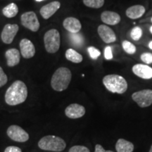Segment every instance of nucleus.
Here are the masks:
<instances>
[{"label":"nucleus","instance_id":"28","mask_svg":"<svg viewBox=\"0 0 152 152\" xmlns=\"http://www.w3.org/2000/svg\"><path fill=\"white\" fill-rule=\"evenodd\" d=\"M140 58L144 63L147 64H152V54L149 52L143 53L140 56Z\"/></svg>","mask_w":152,"mask_h":152},{"label":"nucleus","instance_id":"24","mask_svg":"<svg viewBox=\"0 0 152 152\" xmlns=\"http://www.w3.org/2000/svg\"><path fill=\"white\" fill-rule=\"evenodd\" d=\"M122 47L123 50L128 54H134L137 51L135 45H133V44L132 42H130V41H123L122 43Z\"/></svg>","mask_w":152,"mask_h":152},{"label":"nucleus","instance_id":"11","mask_svg":"<svg viewBox=\"0 0 152 152\" xmlns=\"http://www.w3.org/2000/svg\"><path fill=\"white\" fill-rule=\"evenodd\" d=\"M85 108L78 104H72L65 109V114L68 118L77 119L83 117L85 114Z\"/></svg>","mask_w":152,"mask_h":152},{"label":"nucleus","instance_id":"36","mask_svg":"<svg viewBox=\"0 0 152 152\" xmlns=\"http://www.w3.org/2000/svg\"><path fill=\"white\" fill-rule=\"evenodd\" d=\"M37 1H43V0H36Z\"/></svg>","mask_w":152,"mask_h":152},{"label":"nucleus","instance_id":"22","mask_svg":"<svg viewBox=\"0 0 152 152\" xmlns=\"http://www.w3.org/2000/svg\"><path fill=\"white\" fill-rule=\"evenodd\" d=\"M69 38L72 45L76 47H80L84 44V37L80 33H70Z\"/></svg>","mask_w":152,"mask_h":152},{"label":"nucleus","instance_id":"34","mask_svg":"<svg viewBox=\"0 0 152 152\" xmlns=\"http://www.w3.org/2000/svg\"><path fill=\"white\" fill-rule=\"evenodd\" d=\"M150 32H151V33L152 34V26L150 27Z\"/></svg>","mask_w":152,"mask_h":152},{"label":"nucleus","instance_id":"26","mask_svg":"<svg viewBox=\"0 0 152 152\" xmlns=\"http://www.w3.org/2000/svg\"><path fill=\"white\" fill-rule=\"evenodd\" d=\"M87 51H88V53L89 54H90L91 58L94 60L97 59L101 55L100 51L98 49L95 48L94 47H88V48H87Z\"/></svg>","mask_w":152,"mask_h":152},{"label":"nucleus","instance_id":"4","mask_svg":"<svg viewBox=\"0 0 152 152\" xmlns=\"http://www.w3.org/2000/svg\"><path fill=\"white\" fill-rule=\"evenodd\" d=\"M38 147L45 151L59 152L66 149V142L59 137L47 135L43 137L38 142Z\"/></svg>","mask_w":152,"mask_h":152},{"label":"nucleus","instance_id":"16","mask_svg":"<svg viewBox=\"0 0 152 152\" xmlns=\"http://www.w3.org/2000/svg\"><path fill=\"white\" fill-rule=\"evenodd\" d=\"M101 20L105 24L115 26L121 22V16L116 12L111 11H105L101 14Z\"/></svg>","mask_w":152,"mask_h":152},{"label":"nucleus","instance_id":"17","mask_svg":"<svg viewBox=\"0 0 152 152\" xmlns=\"http://www.w3.org/2000/svg\"><path fill=\"white\" fill-rule=\"evenodd\" d=\"M5 56L7 58V66L9 67L16 66L20 62V54L17 49H8L5 53Z\"/></svg>","mask_w":152,"mask_h":152},{"label":"nucleus","instance_id":"13","mask_svg":"<svg viewBox=\"0 0 152 152\" xmlns=\"http://www.w3.org/2000/svg\"><path fill=\"white\" fill-rule=\"evenodd\" d=\"M133 73L140 78L149 80L152 78V68L144 64H136L132 68Z\"/></svg>","mask_w":152,"mask_h":152},{"label":"nucleus","instance_id":"3","mask_svg":"<svg viewBox=\"0 0 152 152\" xmlns=\"http://www.w3.org/2000/svg\"><path fill=\"white\" fill-rule=\"evenodd\" d=\"M103 84L109 92L118 94H124L128 87L126 80L122 76L115 74L104 76Z\"/></svg>","mask_w":152,"mask_h":152},{"label":"nucleus","instance_id":"21","mask_svg":"<svg viewBox=\"0 0 152 152\" xmlns=\"http://www.w3.org/2000/svg\"><path fill=\"white\" fill-rule=\"evenodd\" d=\"M18 6L16 4L11 3L7 5L3 9L2 13L4 16L7 17V18H14L18 14Z\"/></svg>","mask_w":152,"mask_h":152},{"label":"nucleus","instance_id":"12","mask_svg":"<svg viewBox=\"0 0 152 152\" xmlns=\"http://www.w3.org/2000/svg\"><path fill=\"white\" fill-rule=\"evenodd\" d=\"M20 54L25 58H33L35 54V48L33 43L28 39H23L20 42Z\"/></svg>","mask_w":152,"mask_h":152},{"label":"nucleus","instance_id":"6","mask_svg":"<svg viewBox=\"0 0 152 152\" xmlns=\"http://www.w3.org/2000/svg\"><path fill=\"white\" fill-rule=\"evenodd\" d=\"M132 99L140 107H148L152 104V90L147 89L135 92L132 94Z\"/></svg>","mask_w":152,"mask_h":152},{"label":"nucleus","instance_id":"25","mask_svg":"<svg viewBox=\"0 0 152 152\" xmlns=\"http://www.w3.org/2000/svg\"><path fill=\"white\" fill-rule=\"evenodd\" d=\"M142 30L140 27H134L133 28L130 32V37L133 40L137 41L142 37Z\"/></svg>","mask_w":152,"mask_h":152},{"label":"nucleus","instance_id":"1","mask_svg":"<svg viewBox=\"0 0 152 152\" xmlns=\"http://www.w3.org/2000/svg\"><path fill=\"white\" fill-rule=\"evenodd\" d=\"M28 97V88L23 82L16 80L7 89L5 102L9 106H16L23 103Z\"/></svg>","mask_w":152,"mask_h":152},{"label":"nucleus","instance_id":"37","mask_svg":"<svg viewBox=\"0 0 152 152\" xmlns=\"http://www.w3.org/2000/svg\"><path fill=\"white\" fill-rule=\"evenodd\" d=\"M151 22H152V18H151Z\"/></svg>","mask_w":152,"mask_h":152},{"label":"nucleus","instance_id":"14","mask_svg":"<svg viewBox=\"0 0 152 152\" xmlns=\"http://www.w3.org/2000/svg\"><path fill=\"white\" fill-rule=\"evenodd\" d=\"M64 28L71 33H77L80 31L82 25L78 19L74 17H68L63 22Z\"/></svg>","mask_w":152,"mask_h":152},{"label":"nucleus","instance_id":"18","mask_svg":"<svg viewBox=\"0 0 152 152\" xmlns=\"http://www.w3.org/2000/svg\"><path fill=\"white\" fill-rule=\"evenodd\" d=\"M146 11V9L142 5H134L127 9L125 14L130 19H137L141 18Z\"/></svg>","mask_w":152,"mask_h":152},{"label":"nucleus","instance_id":"5","mask_svg":"<svg viewBox=\"0 0 152 152\" xmlns=\"http://www.w3.org/2000/svg\"><path fill=\"white\" fill-rule=\"evenodd\" d=\"M44 42L47 52L54 54L60 48L61 39L59 32L56 29H51L46 32L44 36Z\"/></svg>","mask_w":152,"mask_h":152},{"label":"nucleus","instance_id":"27","mask_svg":"<svg viewBox=\"0 0 152 152\" xmlns=\"http://www.w3.org/2000/svg\"><path fill=\"white\" fill-rule=\"evenodd\" d=\"M68 152H90V151L88 148L85 146L75 145L72 147Z\"/></svg>","mask_w":152,"mask_h":152},{"label":"nucleus","instance_id":"23","mask_svg":"<svg viewBox=\"0 0 152 152\" xmlns=\"http://www.w3.org/2000/svg\"><path fill=\"white\" fill-rule=\"evenodd\" d=\"M83 4L87 7L99 9L104 4V0H83Z\"/></svg>","mask_w":152,"mask_h":152},{"label":"nucleus","instance_id":"15","mask_svg":"<svg viewBox=\"0 0 152 152\" xmlns=\"http://www.w3.org/2000/svg\"><path fill=\"white\" fill-rule=\"evenodd\" d=\"M60 7L61 3L59 1H54L42 7L39 12H40L41 16L43 17V18L49 19L59 9Z\"/></svg>","mask_w":152,"mask_h":152},{"label":"nucleus","instance_id":"33","mask_svg":"<svg viewBox=\"0 0 152 152\" xmlns=\"http://www.w3.org/2000/svg\"><path fill=\"white\" fill-rule=\"evenodd\" d=\"M149 49H152V41H151V42H150L149 43Z\"/></svg>","mask_w":152,"mask_h":152},{"label":"nucleus","instance_id":"10","mask_svg":"<svg viewBox=\"0 0 152 152\" xmlns=\"http://www.w3.org/2000/svg\"><path fill=\"white\" fill-rule=\"evenodd\" d=\"M97 32L101 39L106 44L113 43L116 40V35L113 30L106 25H100Z\"/></svg>","mask_w":152,"mask_h":152},{"label":"nucleus","instance_id":"35","mask_svg":"<svg viewBox=\"0 0 152 152\" xmlns=\"http://www.w3.org/2000/svg\"><path fill=\"white\" fill-rule=\"evenodd\" d=\"M149 152H152V145L151 146V148H150V150H149Z\"/></svg>","mask_w":152,"mask_h":152},{"label":"nucleus","instance_id":"9","mask_svg":"<svg viewBox=\"0 0 152 152\" xmlns=\"http://www.w3.org/2000/svg\"><path fill=\"white\" fill-rule=\"evenodd\" d=\"M19 29L18 25L16 24H7L4 27L1 34V40L4 43L11 44L14 40L15 36L16 35Z\"/></svg>","mask_w":152,"mask_h":152},{"label":"nucleus","instance_id":"31","mask_svg":"<svg viewBox=\"0 0 152 152\" xmlns=\"http://www.w3.org/2000/svg\"><path fill=\"white\" fill-rule=\"evenodd\" d=\"M4 152H22V150L16 146H9L6 148Z\"/></svg>","mask_w":152,"mask_h":152},{"label":"nucleus","instance_id":"7","mask_svg":"<svg viewBox=\"0 0 152 152\" xmlns=\"http://www.w3.org/2000/svg\"><path fill=\"white\" fill-rule=\"evenodd\" d=\"M7 135L11 140L17 142H25L29 140V134L20 126L12 125L9 126L7 131Z\"/></svg>","mask_w":152,"mask_h":152},{"label":"nucleus","instance_id":"19","mask_svg":"<svg viewBox=\"0 0 152 152\" xmlns=\"http://www.w3.org/2000/svg\"><path fill=\"white\" fill-rule=\"evenodd\" d=\"M115 149L117 152H132L134 144L124 139H119L115 144Z\"/></svg>","mask_w":152,"mask_h":152},{"label":"nucleus","instance_id":"30","mask_svg":"<svg viewBox=\"0 0 152 152\" xmlns=\"http://www.w3.org/2000/svg\"><path fill=\"white\" fill-rule=\"evenodd\" d=\"M104 57L106 60H111L113 58L112 49L110 46H107L104 49Z\"/></svg>","mask_w":152,"mask_h":152},{"label":"nucleus","instance_id":"32","mask_svg":"<svg viewBox=\"0 0 152 152\" xmlns=\"http://www.w3.org/2000/svg\"><path fill=\"white\" fill-rule=\"evenodd\" d=\"M94 152H114L113 151H111V150H105L102 147V145L100 144H96L95 146V149H94Z\"/></svg>","mask_w":152,"mask_h":152},{"label":"nucleus","instance_id":"20","mask_svg":"<svg viewBox=\"0 0 152 152\" xmlns=\"http://www.w3.org/2000/svg\"><path fill=\"white\" fill-rule=\"evenodd\" d=\"M66 58L70 61L79 64L83 61V56L73 49H68L66 52Z\"/></svg>","mask_w":152,"mask_h":152},{"label":"nucleus","instance_id":"2","mask_svg":"<svg viewBox=\"0 0 152 152\" xmlns=\"http://www.w3.org/2000/svg\"><path fill=\"white\" fill-rule=\"evenodd\" d=\"M72 73L68 68L61 67L53 74L51 86L56 92H62L68 88L71 81Z\"/></svg>","mask_w":152,"mask_h":152},{"label":"nucleus","instance_id":"8","mask_svg":"<svg viewBox=\"0 0 152 152\" xmlns=\"http://www.w3.org/2000/svg\"><path fill=\"white\" fill-rule=\"evenodd\" d=\"M21 23L25 28L33 32H37L39 28V22L37 15L33 11H28L21 15Z\"/></svg>","mask_w":152,"mask_h":152},{"label":"nucleus","instance_id":"29","mask_svg":"<svg viewBox=\"0 0 152 152\" xmlns=\"http://www.w3.org/2000/svg\"><path fill=\"white\" fill-rule=\"evenodd\" d=\"M8 82V77L4 72L2 68L0 66V87H3Z\"/></svg>","mask_w":152,"mask_h":152}]
</instances>
